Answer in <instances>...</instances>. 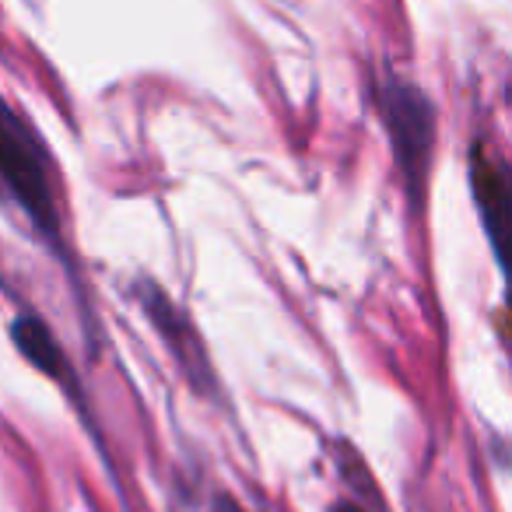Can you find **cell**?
<instances>
[{
	"label": "cell",
	"instance_id": "6da1fadb",
	"mask_svg": "<svg viewBox=\"0 0 512 512\" xmlns=\"http://www.w3.org/2000/svg\"><path fill=\"white\" fill-rule=\"evenodd\" d=\"M0 204L25 214L32 228L60 253V207L53 193L50 158L15 109L0 102Z\"/></svg>",
	"mask_w": 512,
	"mask_h": 512
},
{
	"label": "cell",
	"instance_id": "5b68a950",
	"mask_svg": "<svg viewBox=\"0 0 512 512\" xmlns=\"http://www.w3.org/2000/svg\"><path fill=\"white\" fill-rule=\"evenodd\" d=\"M330 512H365V509H362V505H355V502H337Z\"/></svg>",
	"mask_w": 512,
	"mask_h": 512
},
{
	"label": "cell",
	"instance_id": "7a4b0ae2",
	"mask_svg": "<svg viewBox=\"0 0 512 512\" xmlns=\"http://www.w3.org/2000/svg\"><path fill=\"white\" fill-rule=\"evenodd\" d=\"M383 113H386V127H390V137H393V148H397L400 169H404L411 190H418L428 151H432V141H435L432 102L414 85H407V81H393L383 95Z\"/></svg>",
	"mask_w": 512,
	"mask_h": 512
},
{
	"label": "cell",
	"instance_id": "3957f363",
	"mask_svg": "<svg viewBox=\"0 0 512 512\" xmlns=\"http://www.w3.org/2000/svg\"><path fill=\"white\" fill-rule=\"evenodd\" d=\"M470 190H474V204H477V211H481L491 249H495V256L502 260V235H498V228H502V218H505V190H509V186H505V176H502V169H498V162L484 148H474V155H470Z\"/></svg>",
	"mask_w": 512,
	"mask_h": 512
},
{
	"label": "cell",
	"instance_id": "8992f818",
	"mask_svg": "<svg viewBox=\"0 0 512 512\" xmlns=\"http://www.w3.org/2000/svg\"><path fill=\"white\" fill-rule=\"evenodd\" d=\"M214 512H242V509H239V505H235V502H228V498H221L218 509H214Z\"/></svg>",
	"mask_w": 512,
	"mask_h": 512
},
{
	"label": "cell",
	"instance_id": "277c9868",
	"mask_svg": "<svg viewBox=\"0 0 512 512\" xmlns=\"http://www.w3.org/2000/svg\"><path fill=\"white\" fill-rule=\"evenodd\" d=\"M15 344L22 348V355L29 358L39 372H46L50 379L67 383L74 390L71 365H67L60 344L53 341V334L43 327V320H36V316H22V320H15Z\"/></svg>",
	"mask_w": 512,
	"mask_h": 512
}]
</instances>
